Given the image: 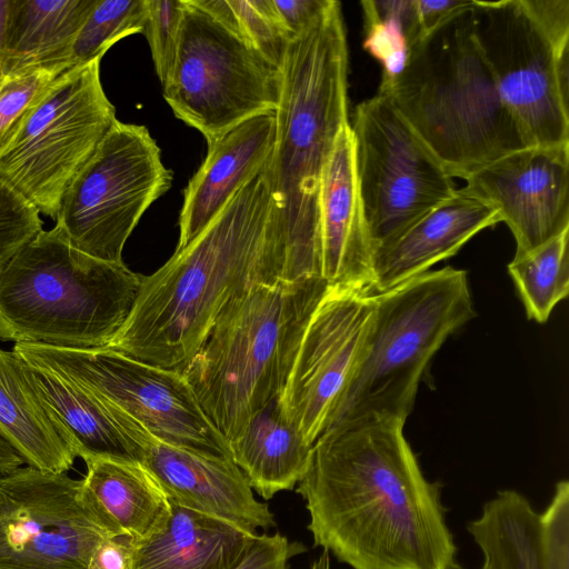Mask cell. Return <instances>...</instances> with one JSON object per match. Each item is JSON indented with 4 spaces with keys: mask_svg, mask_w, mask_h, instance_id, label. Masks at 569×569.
<instances>
[{
    "mask_svg": "<svg viewBox=\"0 0 569 569\" xmlns=\"http://www.w3.org/2000/svg\"><path fill=\"white\" fill-rule=\"evenodd\" d=\"M40 213L0 179V272L42 229Z\"/></svg>",
    "mask_w": 569,
    "mask_h": 569,
    "instance_id": "cell-34",
    "label": "cell"
},
{
    "mask_svg": "<svg viewBox=\"0 0 569 569\" xmlns=\"http://www.w3.org/2000/svg\"><path fill=\"white\" fill-rule=\"evenodd\" d=\"M274 140L276 111H269L246 119L208 144L202 164L183 191L176 250L196 238L241 186L264 168Z\"/></svg>",
    "mask_w": 569,
    "mask_h": 569,
    "instance_id": "cell-20",
    "label": "cell"
},
{
    "mask_svg": "<svg viewBox=\"0 0 569 569\" xmlns=\"http://www.w3.org/2000/svg\"><path fill=\"white\" fill-rule=\"evenodd\" d=\"M525 9L559 52H569V0H521Z\"/></svg>",
    "mask_w": 569,
    "mask_h": 569,
    "instance_id": "cell-36",
    "label": "cell"
},
{
    "mask_svg": "<svg viewBox=\"0 0 569 569\" xmlns=\"http://www.w3.org/2000/svg\"><path fill=\"white\" fill-rule=\"evenodd\" d=\"M83 461L86 487L121 535L138 542L167 521L170 501L143 463L104 457Z\"/></svg>",
    "mask_w": 569,
    "mask_h": 569,
    "instance_id": "cell-27",
    "label": "cell"
},
{
    "mask_svg": "<svg viewBox=\"0 0 569 569\" xmlns=\"http://www.w3.org/2000/svg\"><path fill=\"white\" fill-rule=\"evenodd\" d=\"M117 121L100 60L62 73L0 154V179L39 213L56 219L61 200Z\"/></svg>",
    "mask_w": 569,
    "mask_h": 569,
    "instance_id": "cell-9",
    "label": "cell"
},
{
    "mask_svg": "<svg viewBox=\"0 0 569 569\" xmlns=\"http://www.w3.org/2000/svg\"><path fill=\"white\" fill-rule=\"evenodd\" d=\"M281 69L242 36L227 0H184L176 62L163 86L173 114L210 144L238 123L276 111Z\"/></svg>",
    "mask_w": 569,
    "mask_h": 569,
    "instance_id": "cell-8",
    "label": "cell"
},
{
    "mask_svg": "<svg viewBox=\"0 0 569 569\" xmlns=\"http://www.w3.org/2000/svg\"><path fill=\"white\" fill-rule=\"evenodd\" d=\"M148 8L143 33L150 46L157 76L163 87L176 62L184 0H149Z\"/></svg>",
    "mask_w": 569,
    "mask_h": 569,
    "instance_id": "cell-33",
    "label": "cell"
},
{
    "mask_svg": "<svg viewBox=\"0 0 569 569\" xmlns=\"http://www.w3.org/2000/svg\"><path fill=\"white\" fill-rule=\"evenodd\" d=\"M472 6L473 0H416L421 39Z\"/></svg>",
    "mask_w": 569,
    "mask_h": 569,
    "instance_id": "cell-39",
    "label": "cell"
},
{
    "mask_svg": "<svg viewBox=\"0 0 569 569\" xmlns=\"http://www.w3.org/2000/svg\"><path fill=\"white\" fill-rule=\"evenodd\" d=\"M375 302L363 358L331 425L367 413L406 421L432 357L476 316L467 272L450 266L375 293Z\"/></svg>",
    "mask_w": 569,
    "mask_h": 569,
    "instance_id": "cell-7",
    "label": "cell"
},
{
    "mask_svg": "<svg viewBox=\"0 0 569 569\" xmlns=\"http://www.w3.org/2000/svg\"><path fill=\"white\" fill-rule=\"evenodd\" d=\"M149 0H97L68 56L70 68L101 60L119 40L143 33Z\"/></svg>",
    "mask_w": 569,
    "mask_h": 569,
    "instance_id": "cell-30",
    "label": "cell"
},
{
    "mask_svg": "<svg viewBox=\"0 0 569 569\" xmlns=\"http://www.w3.org/2000/svg\"><path fill=\"white\" fill-rule=\"evenodd\" d=\"M329 284L319 276L260 284L228 303L181 373L227 443L279 398Z\"/></svg>",
    "mask_w": 569,
    "mask_h": 569,
    "instance_id": "cell-5",
    "label": "cell"
},
{
    "mask_svg": "<svg viewBox=\"0 0 569 569\" xmlns=\"http://www.w3.org/2000/svg\"><path fill=\"white\" fill-rule=\"evenodd\" d=\"M466 188L498 211L523 256L569 230V143L529 147L479 169Z\"/></svg>",
    "mask_w": 569,
    "mask_h": 569,
    "instance_id": "cell-16",
    "label": "cell"
},
{
    "mask_svg": "<svg viewBox=\"0 0 569 569\" xmlns=\"http://www.w3.org/2000/svg\"><path fill=\"white\" fill-rule=\"evenodd\" d=\"M228 447L252 490L267 500L295 488L312 448L283 417L278 398L258 411Z\"/></svg>",
    "mask_w": 569,
    "mask_h": 569,
    "instance_id": "cell-26",
    "label": "cell"
},
{
    "mask_svg": "<svg viewBox=\"0 0 569 569\" xmlns=\"http://www.w3.org/2000/svg\"><path fill=\"white\" fill-rule=\"evenodd\" d=\"M473 37L529 147L569 143V52H559L521 0H473Z\"/></svg>",
    "mask_w": 569,
    "mask_h": 569,
    "instance_id": "cell-14",
    "label": "cell"
},
{
    "mask_svg": "<svg viewBox=\"0 0 569 569\" xmlns=\"http://www.w3.org/2000/svg\"><path fill=\"white\" fill-rule=\"evenodd\" d=\"M305 276L319 274L291 249L262 169L196 238L143 276L131 313L106 348L181 371L228 303L257 286Z\"/></svg>",
    "mask_w": 569,
    "mask_h": 569,
    "instance_id": "cell-2",
    "label": "cell"
},
{
    "mask_svg": "<svg viewBox=\"0 0 569 569\" xmlns=\"http://www.w3.org/2000/svg\"><path fill=\"white\" fill-rule=\"evenodd\" d=\"M375 306V293L329 286L307 323L278 401L311 446L331 425L361 363Z\"/></svg>",
    "mask_w": 569,
    "mask_h": 569,
    "instance_id": "cell-15",
    "label": "cell"
},
{
    "mask_svg": "<svg viewBox=\"0 0 569 569\" xmlns=\"http://www.w3.org/2000/svg\"><path fill=\"white\" fill-rule=\"evenodd\" d=\"M363 48L382 66L381 83L392 80L421 40L416 0H365Z\"/></svg>",
    "mask_w": 569,
    "mask_h": 569,
    "instance_id": "cell-29",
    "label": "cell"
},
{
    "mask_svg": "<svg viewBox=\"0 0 569 569\" xmlns=\"http://www.w3.org/2000/svg\"><path fill=\"white\" fill-rule=\"evenodd\" d=\"M12 351L26 363L69 378L112 402L160 442L232 460L228 443L204 415L181 371L109 348L14 343Z\"/></svg>",
    "mask_w": 569,
    "mask_h": 569,
    "instance_id": "cell-12",
    "label": "cell"
},
{
    "mask_svg": "<svg viewBox=\"0 0 569 569\" xmlns=\"http://www.w3.org/2000/svg\"><path fill=\"white\" fill-rule=\"evenodd\" d=\"M134 541L126 535L104 539L93 550L87 569H132Z\"/></svg>",
    "mask_w": 569,
    "mask_h": 569,
    "instance_id": "cell-38",
    "label": "cell"
},
{
    "mask_svg": "<svg viewBox=\"0 0 569 569\" xmlns=\"http://www.w3.org/2000/svg\"><path fill=\"white\" fill-rule=\"evenodd\" d=\"M143 276L41 230L0 272V340L106 348L132 311Z\"/></svg>",
    "mask_w": 569,
    "mask_h": 569,
    "instance_id": "cell-6",
    "label": "cell"
},
{
    "mask_svg": "<svg viewBox=\"0 0 569 569\" xmlns=\"http://www.w3.org/2000/svg\"><path fill=\"white\" fill-rule=\"evenodd\" d=\"M405 422L361 415L315 441L297 489L313 546L351 569H463L442 486L425 477Z\"/></svg>",
    "mask_w": 569,
    "mask_h": 569,
    "instance_id": "cell-1",
    "label": "cell"
},
{
    "mask_svg": "<svg viewBox=\"0 0 569 569\" xmlns=\"http://www.w3.org/2000/svg\"><path fill=\"white\" fill-rule=\"evenodd\" d=\"M167 521L134 542L132 569H230L257 533L170 502Z\"/></svg>",
    "mask_w": 569,
    "mask_h": 569,
    "instance_id": "cell-24",
    "label": "cell"
},
{
    "mask_svg": "<svg viewBox=\"0 0 569 569\" xmlns=\"http://www.w3.org/2000/svg\"><path fill=\"white\" fill-rule=\"evenodd\" d=\"M143 465L172 503L252 533L276 526L268 505L254 498L243 473L230 459L153 440Z\"/></svg>",
    "mask_w": 569,
    "mask_h": 569,
    "instance_id": "cell-17",
    "label": "cell"
},
{
    "mask_svg": "<svg viewBox=\"0 0 569 569\" xmlns=\"http://www.w3.org/2000/svg\"><path fill=\"white\" fill-rule=\"evenodd\" d=\"M348 107L346 28L340 2L331 0L320 18L288 43L274 147L263 168L291 249L319 276L322 173L339 131L349 122Z\"/></svg>",
    "mask_w": 569,
    "mask_h": 569,
    "instance_id": "cell-3",
    "label": "cell"
},
{
    "mask_svg": "<svg viewBox=\"0 0 569 569\" xmlns=\"http://www.w3.org/2000/svg\"><path fill=\"white\" fill-rule=\"evenodd\" d=\"M321 276L329 286L372 292L373 252L355 169L350 122L338 133L320 190Z\"/></svg>",
    "mask_w": 569,
    "mask_h": 569,
    "instance_id": "cell-18",
    "label": "cell"
},
{
    "mask_svg": "<svg viewBox=\"0 0 569 569\" xmlns=\"http://www.w3.org/2000/svg\"><path fill=\"white\" fill-rule=\"evenodd\" d=\"M569 230L535 250L513 257L508 264L527 316L539 323L548 320L556 305L569 292Z\"/></svg>",
    "mask_w": 569,
    "mask_h": 569,
    "instance_id": "cell-28",
    "label": "cell"
},
{
    "mask_svg": "<svg viewBox=\"0 0 569 569\" xmlns=\"http://www.w3.org/2000/svg\"><path fill=\"white\" fill-rule=\"evenodd\" d=\"M331 0H272L280 23L290 41L309 29Z\"/></svg>",
    "mask_w": 569,
    "mask_h": 569,
    "instance_id": "cell-37",
    "label": "cell"
},
{
    "mask_svg": "<svg viewBox=\"0 0 569 569\" xmlns=\"http://www.w3.org/2000/svg\"><path fill=\"white\" fill-rule=\"evenodd\" d=\"M350 127L359 199L375 254L457 189L385 93L359 103Z\"/></svg>",
    "mask_w": 569,
    "mask_h": 569,
    "instance_id": "cell-10",
    "label": "cell"
},
{
    "mask_svg": "<svg viewBox=\"0 0 569 569\" xmlns=\"http://www.w3.org/2000/svg\"><path fill=\"white\" fill-rule=\"evenodd\" d=\"M0 431L28 467L67 473L78 458L70 432L33 387L26 363L1 348Z\"/></svg>",
    "mask_w": 569,
    "mask_h": 569,
    "instance_id": "cell-23",
    "label": "cell"
},
{
    "mask_svg": "<svg viewBox=\"0 0 569 569\" xmlns=\"http://www.w3.org/2000/svg\"><path fill=\"white\" fill-rule=\"evenodd\" d=\"M26 367L40 397L70 432L77 457L82 460L104 457L143 463L156 439L139 422L69 378L46 368L28 363Z\"/></svg>",
    "mask_w": 569,
    "mask_h": 569,
    "instance_id": "cell-22",
    "label": "cell"
},
{
    "mask_svg": "<svg viewBox=\"0 0 569 569\" xmlns=\"http://www.w3.org/2000/svg\"><path fill=\"white\" fill-rule=\"evenodd\" d=\"M486 569H569V517L551 510L541 517L522 493L497 491L467 525Z\"/></svg>",
    "mask_w": 569,
    "mask_h": 569,
    "instance_id": "cell-19",
    "label": "cell"
},
{
    "mask_svg": "<svg viewBox=\"0 0 569 569\" xmlns=\"http://www.w3.org/2000/svg\"><path fill=\"white\" fill-rule=\"evenodd\" d=\"M306 547L286 536L256 535L241 559L230 569H290L289 561Z\"/></svg>",
    "mask_w": 569,
    "mask_h": 569,
    "instance_id": "cell-35",
    "label": "cell"
},
{
    "mask_svg": "<svg viewBox=\"0 0 569 569\" xmlns=\"http://www.w3.org/2000/svg\"><path fill=\"white\" fill-rule=\"evenodd\" d=\"M97 0H9L4 79L32 70H69L68 56Z\"/></svg>",
    "mask_w": 569,
    "mask_h": 569,
    "instance_id": "cell-25",
    "label": "cell"
},
{
    "mask_svg": "<svg viewBox=\"0 0 569 569\" xmlns=\"http://www.w3.org/2000/svg\"><path fill=\"white\" fill-rule=\"evenodd\" d=\"M480 569H486V568H485L483 566H481V568H480Z\"/></svg>",
    "mask_w": 569,
    "mask_h": 569,
    "instance_id": "cell-43",
    "label": "cell"
},
{
    "mask_svg": "<svg viewBox=\"0 0 569 569\" xmlns=\"http://www.w3.org/2000/svg\"><path fill=\"white\" fill-rule=\"evenodd\" d=\"M242 36L267 60L281 69L290 42L272 0H227Z\"/></svg>",
    "mask_w": 569,
    "mask_h": 569,
    "instance_id": "cell-32",
    "label": "cell"
},
{
    "mask_svg": "<svg viewBox=\"0 0 569 569\" xmlns=\"http://www.w3.org/2000/svg\"><path fill=\"white\" fill-rule=\"evenodd\" d=\"M172 180L149 130L117 120L66 191L56 227L79 251L123 262L126 241Z\"/></svg>",
    "mask_w": 569,
    "mask_h": 569,
    "instance_id": "cell-11",
    "label": "cell"
},
{
    "mask_svg": "<svg viewBox=\"0 0 569 569\" xmlns=\"http://www.w3.org/2000/svg\"><path fill=\"white\" fill-rule=\"evenodd\" d=\"M8 8H9V0H0V87L4 81V77L2 73V63H3L4 31H6Z\"/></svg>",
    "mask_w": 569,
    "mask_h": 569,
    "instance_id": "cell-41",
    "label": "cell"
},
{
    "mask_svg": "<svg viewBox=\"0 0 569 569\" xmlns=\"http://www.w3.org/2000/svg\"><path fill=\"white\" fill-rule=\"evenodd\" d=\"M116 535L83 479L28 466L0 476V569H87Z\"/></svg>",
    "mask_w": 569,
    "mask_h": 569,
    "instance_id": "cell-13",
    "label": "cell"
},
{
    "mask_svg": "<svg viewBox=\"0 0 569 569\" xmlns=\"http://www.w3.org/2000/svg\"><path fill=\"white\" fill-rule=\"evenodd\" d=\"M311 569H330L329 552L323 550V552L313 560Z\"/></svg>",
    "mask_w": 569,
    "mask_h": 569,
    "instance_id": "cell-42",
    "label": "cell"
},
{
    "mask_svg": "<svg viewBox=\"0 0 569 569\" xmlns=\"http://www.w3.org/2000/svg\"><path fill=\"white\" fill-rule=\"evenodd\" d=\"M66 71L42 68L4 79L0 87V154L13 141L54 81Z\"/></svg>",
    "mask_w": 569,
    "mask_h": 569,
    "instance_id": "cell-31",
    "label": "cell"
},
{
    "mask_svg": "<svg viewBox=\"0 0 569 569\" xmlns=\"http://www.w3.org/2000/svg\"><path fill=\"white\" fill-rule=\"evenodd\" d=\"M501 222L498 211L466 187L373 254L372 292L389 290L456 254L481 230Z\"/></svg>",
    "mask_w": 569,
    "mask_h": 569,
    "instance_id": "cell-21",
    "label": "cell"
},
{
    "mask_svg": "<svg viewBox=\"0 0 569 569\" xmlns=\"http://www.w3.org/2000/svg\"><path fill=\"white\" fill-rule=\"evenodd\" d=\"M24 460L0 431V476L22 467Z\"/></svg>",
    "mask_w": 569,
    "mask_h": 569,
    "instance_id": "cell-40",
    "label": "cell"
},
{
    "mask_svg": "<svg viewBox=\"0 0 569 569\" xmlns=\"http://www.w3.org/2000/svg\"><path fill=\"white\" fill-rule=\"evenodd\" d=\"M472 7L421 39L402 70L378 90L446 171L465 180L529 148L476 42Z\"/></svg>",
    "mask_w": 569,
    "mask_h": 569,
    "instance_id": "cell-4",
    "label": "cell"
}]
</instances>
